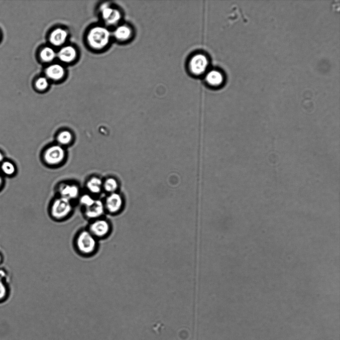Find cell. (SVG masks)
<instances>
[{
	"label": "cell",
	"instance_id": "d4e9b609",
	"mask_svg": "<svg viewBox=\"0 0 340 340\" xmlns=\"http://www.w3.org/2000/svg\"><path fill=\"white\" fill-rule=\"evenodd\" d=\"M2 179L1 176L0 175V187L2 185Z\"/></svg>",
	"mask_w": 340,
	"mask_h": 340
},
{
	"label": "cell",
	"instance_id": "ffe728a7",
	"mask_svg": "<svg viewBox=\"0 0 340 340\" xmlns=\"http://www.w3.org/2000/svg\"><path fill=\"white\" fill-rule=\"evenodd\" d=\"M79 198L80 204L83 209L91 206L96 200L92 195L89 193L80 195Z\"/></svg>",
	"mask_w": 340,
	"mask_h": 340
},
{
	"label": "cell",
	"instance_id": "9a60e30c",
	"mask_svg": "<svg viewBox=\"0 0 340 340\" xmlns=\"http://www.w3.org/2000/svg\"><path fill=\"white\" fill-rule=\"evenodd\" d=\"M205 80L207 84L213 87H219L224 81L222 73L215 69L209 71L206 74Z\"/></svg>",
	"mask_w": 340,
	"mask_h": 340
},
{
	"label": "cell",
	"instance_id": "8fae6325",
	"mask_svg": "<svg viewBox=\"0 0 340 340\" xmlns=\"http://www.w3.org/2000/svg\"><path fill=\"white\" fill-rule=\"evenodd\" d=\"M77 52L75 47L71 45L62 47L57 53L59 60L65 63H70L77 57Z\"/></svg>",
	"mask_w": 340,
	"mask_h": 340
},
{
	"label": "cell",
	"instance_id": "cb8c5ba5",
	"mask_svg": "<svg viewBox=\"0 0 340 340\" xmlns=\"http://www.w3.org/2000/svg\"><path fill=\"white\" fill-rule=\"evenodd\" d=\"M3 159V155L2 153L0 151V162H1Z\"/></svg>",
	"mask_w": 340,
	"mask_h": 340
},
{
	"label": "cell",
	"instance_id": "7a4b0ae2",
	"mask_svg": "<svg viewBox=\"0 0 340 340\" xmlns=\"http://www.w3.org/2000/svg\"><path fill=\"white\" fill-rule=\"evenodd\" d=\"M73 211L72 201L58 196L50 204L49 213L52 220L62 222L68 219L72 215Z\"/></svg>",
	"mask_w": 340,
	"mask_h": 340
},
{
	"label": "cell",
	"instance_id": "5b68a950",
	"mask_svg": "<svg viewBox=\"0 0 340 340\" xmlns=\"http://www.w3.org/2000/svg\"><path fill=\"white\" fill-rule=\"evenodd\" d=\"M88 230L99 240L107 238L112 232L111 222L104 217L89 221Z\"/></svg>",
	"mask_w": 340,
	"mask_h": 340
},
{
	"label": "cell",
	"instance_id": "4316f807",
	"mask_svg": "<svg viewBox=\"0 0 340 340\" xmlns=\"http://www.w3.org/2000/svg\"><path fill=\"white\" fill-rule=\"evenodd\" d=\"M1 255H0V262H1Z\"/></svg>",
	"mask_w": 340,
	"mask_h": 340
},
{
	"label": "cell",
	"instance_id": "2e32d148",
	"mask_svg": "<svg viewBox=\"0 0 340 340\" xmlns=\"http://www.w3.org/2000/svg\"><path fill=\"white\" fill-rule=\"evenodd\" d=\"M132 30L126 25H120L116 27L113 32V35L116 39L119 41H126L130 38Z\"/></svg>",
	"mask_w": 340,
	"mask_h": 340
},
{
	"label": "cell",
	"instance_id": "5bb4252c",
	"mask_svg": "<svg viewBox=\"0 0 340 340\" xmlns=\"http://www.w3.org/2000/svg\"><path fill=\"white\" fill-rule=\"evenodd\" d=\"M103 180L99 177L93 176L86 181V187L89 194L98 195L103 190Z\"/></svg>",
	"mask_w": 340,
	"mask_h": 340
},
{
	"label": "cell",
	"instance_id": "6da1fadb",
	"mask_svg": "<svg viewBox=\"0 0 340 340\" xmlns=\"http://www.w3.org/2000/svg\"><path fill=\"white\" fill-rule=\"evenodd\" d=\"M99 240L87 228H82L74 238V246L76 252L84 257L94 255L99 248Z\"/></svg>",
	"mask_w": 340,
	"mask_h": 340
},
{
	"label": "cell",
	"instance_id": "e0dca14e",
	"mask_svg": "<svg viewBox=\"0 0 340 340\" xmlns=\"http://www.w3.org/2000/svg\"><path fill=\"white\" fill-rule=\"evenodd\" d=\"M74 139L72 132L68 129H63L59 131L56 136V143L64 147L70 145Z\"/></svg>",
	"mask_w": 340,
	"mask_h": 340
},
{
	"label": "cell",
	"instance_id": "7402d4cb",
	"mask_svg": "<svg viewBox=\"0 0 340 340\" xmlns=\"http://www.w3.org/2000/svg\"><path fill=\"white\" fill-rule=\"evenodd\" d=\"M49 86V82L47 78L41 77L36 79L35 82V87L39 91H44Z\"/></svg>",
	"mask_w": 340,
	"mask_h": 340
},
{
	"label": "cell",
	"instance_id": "4fadbf2b",
	"mask_svg": "<svg viewBox=\"0 0 340 340\" xmlns=\"http://www.w3.org/2000/svg\"><path fill=\"white\" fill-rule=\"evenodd\" d=\"M45 73L48 78L54 81H58L63 78L65 71L62 65L54 63L49 65L45 69Z\"/></svg>",
	"mask_w": 340,
	"mask_h": 340
},
{
	"label": "cell",
	"instance_id": "8992f818",
	"mask_svg": "<svg viewBox=\"0 0 340 340\" xmlns=\"http://www.w3.org/2000/svg\"><path fill=\"white\" fill-rule=\"evenodd\" d=\"M106 213L115 215L123 210L124 200L123 196L116 192L109 194L103 201Z\"/></svg>",
	"mask_w": 340,
	"mask_h": 340
},
{
	"label": "cell",
	"instance_id": "ba28073f",
	"mask_svg": "<svg viewBox=\"0 0 340 340\" xmlns=\"http://www.w3.org/2000/svg\"><path fill=\"white\" fill-rule=\"evenodd\" d=\"M100 12L104 22L108 25L117 24L121 19V13L116 8L108 3L102 4L100 7Z\"/></svg>",
	"mask_w": 340,
	"mask_h": 340
},
{
	"label": "cell",
	"instance_id": "277c9868",
	"mask_svg": "<svg viewBox=\"0 0 340 340\" xmlns=\"http://www.w3.org/2000/svg\"><path fill=\"white\" fill-rule=\"evenodd\" d=\"M66 152L63 147L57 143L52 144L46 147L43 152L44 162L50 166L60 165L64 162Z\"/></svg>",
	"mask_w": 340,
	"mask_h": 340
},
{
	"label": "cell",
	"instance_id": "30bf717a",
	"mask_svg": "<svg viewBox=\"0 0 340 340\" xmlns=\"http://www.w3.org/2000/svg\"><path fill=\"white\" fill-rule=\"evenodd\" d=\"M84 217L89 221L103 217L106 213L103 201L96 199L91 206L83 209Z\"/></svg>",
	"mask_w": 340,
	"mask_h": 340
},
{
	"label": "cell",
	"instance_id": "52a82bcc",
	"mask_svg": "<svg viewBox=\"0 0 340 340\" xmlns=\"http://www.w3.org/2000/svg\"><path fill=\"white\" fill-rule=\"evenodd\" d=\"M209 65V59L206 55L202 53H197L190 59L189 69L193 75L200 76L206 72Z\"/></svg>",
	"mask_w": 340,
	"mask_h": 340
},
{
	"label": "cell",
	"instance_id": "ac0fdd59",
	"mask_svg": "<svg viewBox=\"0 0 340 340\" xmlns=\"http://www.w3.org/2000/svg\"><path fill=\"white\" fill-rule=\"evenodd\" d=\"M118 187V182L114 177H109L103 180V190L109 194L116 192Z\"/></svg>",
	"mask_w": 340,
	"mask_h": 340
},
{
	"label": "cell",
	"instance_id": "44dd1931",
	"mask_svg": "<svg viewBox=\"0 0 340 340\" xmlns=\"http://www.w3.org/2000/svg\"><path fill=\"white\" fill-rule=\"evenodd\" d=\"M1 169L4 174L8 176L14 174L16 170L14 165L8 161L2 162L1 165Z\"/></svg>",
	"mask_w": 340,
	"mask_h": 340
},
{
	"label": "cell",
	"instance_id": "d6986e66",
	"mask_svg": "<svg viewBox=\"0 0 340 340\" xmlns=\"http://www.w3.org/2000/svg\"><path fill=\"white\" fill-rule=\"evenodd\" d=\"M39 56L42 61L50 62L57 57V53L53 48L46 46L41 50Z\"/></svg>",
	"mask_w": 340,
	"mask_h": 340
},
{
	"label": "cell",
	"instance_id": "7c38bea8",
	"mask_svg": "<svg viewBox=\"0 0 340 340\" xmlns=\"http://www.w3.org/2000/svg\"><path fill=\"white\" fill-rule=\"evenodd\" d=\"M68 37L67 31L62 28L54 29L50 34L49 40L54 46H60L66 41Z\"/></svg>",
	"mask_w": 340,
	"mask_h": 340
},
{
	"label": "cell",
	"instance_id": "9c48e42d",
	"mask_svg": "<svg viewBox=\"0 0 340 340\" xmlns=\"http://www.w3.org/2000/svg\"><path fill=\"white\" fill-rule=\"evenodd\" d=\"M59 196L68 199L71 201L80 196V190L78 185L75 183L64 182L60 183L58 188Z\"/></svg>",
	"mask_w": 340,
	"mask_h": 340
},
{
	"label": "cell",
	"instance_id": "603a6c76",
	"mask_svg": "<svg viewBox=\"0 0 340 340\" xmlns=\"http://www.w3.org/2000/svg\"><path fill=\"white\" fill-rule=\"evenodd\" d=\"M7 290L5 284L0 277V302L3 301L6 297Z\"/></svg>",
	"mask_w": 340,
	"mask_h": 340
},
{
	"label": "cell",
	"instance_id": "484cf974",
	"mask_svg": "<svg viewBox=\"0 0 340 340\" xmlns=\"http://www.w3.org/2000/svg\"><path fill=\"white\" fill-rule=\"evenodd\" d=\"M1 32L0 31V41L1 40Z\"/></svg>",
	"mask_w": 340,
	"mask_h": 340
},
{
	"label": "cell",
	"instance_id": "3957f363",
	"mask_svg": "<svg viewBox=\"0 0 340 340\" xmlns=\"http://www.w3.org/2000/svg\"><path fill=\"white\" fill-rule=\"evenodd\" d=\"M111 37L110 31L105 26L99 25L90 29L87 36V40L91 48L100 50L108 45Z\"/></svg>",
	"mask_w": 340,
	"mask_h": 340
}]
</instances>
